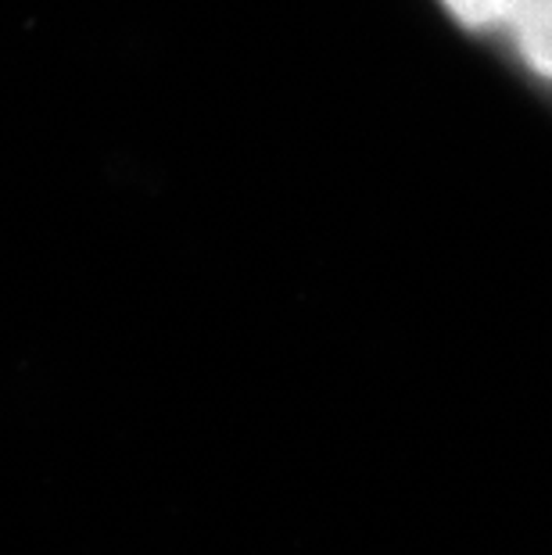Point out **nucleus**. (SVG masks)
<instances>
[{"mask_svg":"<svg viewBox=\"0 0 552 555\" xmlns=\"http://www.w3.org/2000/svg\"><path fill=\"white\" fill-rule=\"evenodd\" d=\"M455 40L477 51L552 119V0H424Z\"/></svg>","mask_w":552,"mask_h":555,"instance_id":"1","label":"nucleus"}]
</instances>
